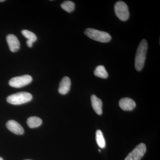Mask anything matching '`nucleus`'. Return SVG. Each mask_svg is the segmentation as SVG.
I'll return each mask as SVG.
<instances>
[{
  "label": "nucleus",
  "instance_id": "nucleus-1",
  "mask_svg": "<svg viewBox=\"0 0 160 160\" xmlns=\"http://www.w3.org/2000/svg\"><path fill=\"white\" fill-rule=\"evenodd\" d=\"M148 49V43L146 40L141 41L138 47L135 59V67L138 71H141L145 65L146 53Z\"/></svg>",
  "mask_w": 160,
  "mask_h": 160
},
{
  "label": "nucleus",
  "instance_id": "nucleus-2",
  "mask_svg": "<svg viewBox=\"0 0 160 160\" xmlns=\"http://www.w3.org/2000/svg\"><path fill=\"white\" fill-rule=\"evenodd\" d=\"M85 33L89 38L100 42H108L112 38L111 36L108 32L92 28L86 29Z\"/></svg>",
  "mask_w": 160,
  "mask_h": 160
},
{
  "label": "nucleus",
  "instance_id": "nucleus-3",
  "mask_svg": "<svg viewBox=\"0 0 160 160\" xmlns=\"http://www.w3.org/2000/svg\"><path fill=\"white\" fill-rule=\"evenodd\" d=\"M32 96L31 93L26 92H21L10 95L7 98L8 103L12 105H19L31 101Z\"/></svg>",
  "mask_w": 160,
  "mask_h": 160
},
{
  "label": "nucleus",
  "instance_id": "nucleus-4",
  "mask_svg": "<svg viewBox=\"0 0 160 160\" xmlns=\"http://www.w3.org/2000/svg\"><path fill=\"white\" fill-rule=\"evenodd\" d=\"M115 13L121 21H126L129 19V12L128 6L122 1L117 2L114 6Z\"/></svg>",
  "mask_w": 160,
  "mask_h": 160
},
{
  "label": "nucleus",
  "instance_id": "nucleus-5",
  "mask_svg": "<svg viewBox=\"0 0 160 160\" xmlns=\"http://www.w3.org/2000/svg\"><path fill=\"white\" fill-rule=\"evenodd\" d=\"M32 78L29 75L12 78L9 81V86L14 88H21L31 82Z\"/></svg>",
  "mask_w": 160,
  "mask_h": 160
},
{
  "label": "nucleus",
  "instance_id": "nucleus-6",
  "mask_svg": "<svg viewBox=\"0 0 160 160\" xmlns=\"http://www.w3.org/2000/svg\"><path fill=\"white\" fill-rule=\"evenodd\" d=\"M146 151V146L144 143L138 145L126 157L125 160H141Z\"/></svg>",
  "mask_w": 160,
  "mask_h": 160
},
{
  "label": "nucleus",
  "instance_id": "nucleus-7",
  "mask_svg": "<svg viewBox=\"0 0 160 160\" xmlns=\"http://www.w3.org/2000/svg\"><path fill=\"white\" fill-rule=\"evenodd\" d=\"M7 129L17 135H22L24 129L22 126L14 120H9L6 124Z\"/></svg>",
  "mask_w": 160,
  "mask_h": 160
},
{
  "label": "nucleus",
  "instance_id": "nucleus-8",
  "mask_svg": "<svg viewBox=\"0 0 160 160\" xmlns=\"http://www.w3.org/2000/svg\"><path fill=\"white\" fill-rule=\"evenodd\" d=\"M119 105L120 108L124 111H131L135 108L136 103L130 98H125L120 100Z\"/></svg>",
  "mask_w": 160,
  "mask_h": 160
},
{
  "label": "nucleus",
  "instance_id": "nucleus-9",
  "mask_svg": "<svg viewBox=\"0 0 160 160\" xmlns=\"http://www.w3.org/2000/svg\"><path fill=\"white\" fill-rule=\"evenodd\" d=\"M7 43L10 51L16 52L20 49V42L18 38L13 34H9L6 37Z\"/></svg>",
  "mask_w": 160,
  "mask_h": 160
},
{
  "label": "nucleus",
  "instance_id": "nucleus-10",
  "mask_svg": "<svg viewBox=\"0 0 160 160\" xmlns=\"http://www.w3.org/2000/svg\"><path fill=\"white\" fill-rule=\"evenodd\" d=\"M71 80L68 77H65L60 83L58 92L60 94L65 95L69 92L71 86Z\"/></svg>",
  "mask_w": 160,
  "mask_h": 160
},
{
  "label": "nucleus",
  "instance_id": "nucleus-11",
  "mask_svg": "<svg viewBox=\"0 0 160 160\" xmlns=\"http://www.w3.org/2000/svg\"><path fill=\"white\" fill-rule=\"evenodd\" d=\"M92 106L95 112L98 115H101L102 113V100L98 98L95 95H92L91 97Z\"/></svg>",
  "mask_w": 160,
  "mask_h": 160
},
{
  "label": "nucleus",
  "instance_id": "nucleus-12",
  "mask_svg": "<svg viewBox=\"0 0 160 160\" xmlns=\"http://www.w3.org/2000/svg\"><path fill=\"white\" fill-rule=\"evenodd\" d=\"M42 123V121L40 118L37 117H30L28 118L27 124L30 128H37L41 126Z\"/></svg>",
  "mask_w": 160,
  "mask_h": 160
},
{
  "label": "nucleus",
  "instance_id": "nucleus-13",
  "mask_svg": "<svg viewBox=\"0 0 160 160\" xmlns=\"http://www.w3.org/2000/svg\"><path fill=\"white\" fill-rule=\"evenodd\" d=\"M94 74L98 77L101 78L106 79L108 77V73L106 68L103 66L100 65L96 68L94 71Z\"/></svg>",
  "mask_w": 160,
  "mask_h": 160
},
{
  "label": "nucleus",
  "instance_id": "nucleus-14",
  "mask_svg": "<svg viewBox=\"0 0 160 160\" xmlns=\"http://www.w3.org/2000/svg\"><path fill=\"white\" fill-rule=\"evenodd\" d=\"M74 3L70 1H66L63 2L61 5L62 9L68 12H71L75 9Z\"/></svg>",
  "mask_w": 160,
  "mask_h": 160
},
{
  "label": "nucleus",
  "instance_id": "nucleus-15",
  "mask_svg": "<svg viewBox=\"0 0 160 160\" xmlns=\"http://www.w3.org/2000/svg\"><path fill=\"white\" fill-rule=\"evenodd\" d=\"M96 139L98 146H99L100 148H104L106 147V142L102 131L100 130H98L97 131Z\"/></svg>",
  "mask_w": 160,
  "mask_h": 160
},
{
  "label": "nucleus",
  "instance_id": "nucleus-16",
  "mask_svg": "<svg viewBox=\"0 0 160 160\" xmlns=\"http://www.w3.org/2000/svg\"><path fill=\"white\" fill-rule=\"evenodd\" d=\"M22 33L25 38L28 39V40H31L34 42L37 40L36 35L33 32H32L29 30L24 29V30H22Z\"/></svg>",
  "mask_w": 160,
  "mask_h": 160
},
{
  "label": "nucleus",
  "instance_id": "nucleus-17",
  "mask_svg": "<svg viewBox=\"0 0 160 160\" xmlns=\"http://www.w3.org/2000/svg\"><path fill=\"white\" fill-rule=\"evenodd\" d=\"M34 42H32V41H31V40H28L26 42V43H27V46H28V47H32V43Z\"/></svg>",
  "mask_w": 160,
  "mask_h": 160
},
{
  "label": "nucleus",
  "instance_id": "nucleus-18",
  "mask_svg": "<svg viewBox=\"0 0 160 160\" xmlns=\"http://www.w3.org/2000/svg\"><path fill=\"white\" fill-rule=\"evenodd\" d=\"M5 0H0V2H5Z\"/></svg>",
  "mask_w": 160,
  "mask_h": 160
},
{
  "label": "nucleus",
  "instance_id": "nucleus-19",
  "mask_svg": "<svg viewBox=\"0 0 160 160\" xmlns=\"http://www.w3.org/2000/svg\"><path fill=\"white\" fill-rule=\"evenodd\" d=\"M0 160H3L2 158L0 157Z\"/></svg>",
  "mask_w": 160,
  "mask_h": 160
},
{
  "label": "nucleus",
  "instance_id": "nucleus-20",
  "mask_svg": "<svg viewBox=\"0 0 160 160\" xmlns=\"http://www.w3.org/2000/svg\"></svg>",
  "mask_w": 160,
  "mask_h": 160
}]
</instances>
